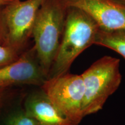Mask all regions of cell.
<instances>
[{"label":"cell","mask_w":125,"mask_h":125,"mask_svg":"<svg viewBox=\"0 0 125 125\" xmlns=\"http://www.w3.org/2000/svg\"><path fill=\"white\" fill-rule=\"evenodd\" d=\"M119 66V59L105 56L81 74L85 86L84 117L101 110L109 97L118 89L122 81Z\"/></svg>","instance_id":"cell-3"},{"label":"cell","mask_w":125,"mask_h":125,"mask_svg":"<svg viewBox=\"0 0 125 125\" xmlns=\"http://www.w3.org/2000/svg\"><path fill=\"white\" fill-rule=\"evenodd\" d=\"M94 45L112 49L125 58V30H104L100 29Z\"/></svg>","instance_id":"cell-10"},{"label":"cell","mask_w":125,"mask_h":125,"mask_svg":"<svg viewBox=\"0 0 125 125\" xmlns=\"http://www.w3.org/2000/svg\"><path fill=\"white\" fill-rule=\"evenodd\" d=\"M24 96H19L10 105L6 104L0 114V125H37L34 119L25 110Z\"/></svg>","instance_id":"cell-9"},{"label":"cell","mask_w":125,"mask_h":125,"mask_svg":"<svg viewBox=\"0 0 125 125\" xmlns=\"http://www.w3.org/2000/svg\"><path fill=\"white\" fill-rule=\"evenodd\" d=\"M2 7H0V43L4 44V29L2 20Z\"/></svg>","instance_id":"cell-13"},{"label":"cell","mask_w":125,"mask_h":125,"mask_svg":"<svg viewBox=\"0 0 125 125\" xmlns=\"http://www.w3.org/2000/svg\"><path fill=\"white\" fill-rule=\"evenodd\" d=\"M23 106L37 125H78L52 102L41 87L24 94Z\"/></svg>","instance_id":"cell-8"},{"label":"cell","mask_w":125,"mask_h":125,"mask_svg":"<svg viewBox=\"0 0 125 125\" xmlns=\"http://www.w3.org/2000/svg\"><path fill=\"white\" fill-rule=\"evenodd\" d=\"M20 54L10 47L0 43V68L13 63L18 60Z\"/></svg>","instance_id":"cell-11"},{"label":"cell","mask_w":125,"mask_h":125,"mask_svg":"<svg viewBox=\"0 0 125 125\" xmlns=\"http://www.w3.org/2000/svg\"><path fill=\"white\" fill-rule=\"evenodd\" d=\"M73 0H45L39 9L32 37L37 59L48 78L62 40Z\"/></svg>","instance_id":"cell-1"},{"label":"cell","mask_w":125,"mask_h":125,"mask_svg":"<svg viewBox=\"0 0 125 125\" xmlns=\"http://www.w3.org/2000/svg\"><path fill=\"white\" fill-rule=\"evenodd\" d=\"M12 1L13 0H0V7H3Z\"/></svg>","instance_id":"cell-14"},{"label":"cell","mask_w":125,"mask_h":125,"mask_svg":"<svg viewBox=\"0 0 125 125\" xmlns=\"http://www.w3.org/2000/svg\"><path fill=\"white\" fill-rule=\"evenodd\" d=\"M42 89L62 112L78 125L83 118L85 86L81 75L65 73L47 79Z\"/></svg>","instance_id":"cell-5"},{"label":"cell","mask_w":125,"mask_h":125,"mask_svg":"<svg viewBox=\"0 0 125 125\" xmlns=\"http://www.w3.org/2000/svg\"><path fill=\"white\" fill-rule=\"evenodd\" d=\"M47 79L34 46L20 54L13 63L0 68V87L21 85L41 86Z\"/></svg>","instance_id":"cell-6"},{"label":"cell","mask_w":125,"mask_h":125,"mask_svg":"<svg viewBox=\"0 0 125 125\" xmlns=\"http://www.w3.org/2000/svg\"><path fill=\"white\" fill-rule=\"evenodd\" d=\"M115 1H119V2H121L125 3V0H115Z\"/></svg>","instance_id":"cell-15"},{"label":"cell","mask_w":125,"mask_h":125,"mask_svg":"<svg viewBox=\"0 0 125 125\" xmlns=\"http://www.w3.org/2000/svg\"><path fill=\"white\" fill-rule=\"evenodd\" d=\"M8 88L0 87V114L7 104V92Z\"/></svg>","instance_id":"cell-12"},{"label":"cell","mask_w":125,"mask_h":125,"mask_svg":"<svg viewBox=\"0 0 125 125\" xmlns=\"http://www.w3.org/2000/svg\"><path fill=\"white\" fill-rule=\"evenodd\" d=\"M99 29L96 21L85 12L70 7L62 40L47 79L68 73L76 57L94 45Z\"/></svg>","instance_id":"cell-2"},{"label":"cell","mask_w":125,"mask_h":125,"mask_svg":"<svg viewBox=\"0 0 125 125\" xmlns=\"http://www.w3.org/2000/svg\"><path fill=\"white\" fill-rule=\"evenodd\" d=\"M45 0H13L2 7L4 45L20 53L32 37L39 9Z\"/></svg>","instance_id":"cell-4"},{"label":"cell","mask_w":125,"mask_h":125,"mask_svg":"<svg viewBox=\"0 0 125 125\" xmlns=\"http://www.w3.org/2000/svg\"><path fill=\"white\" fill-rule=\"evenodd\" d=\"M71 7L82 9L104 30H125V3L115 0H73Z\"/></svg>","instance_id":"cell-7"}]
</instances>
